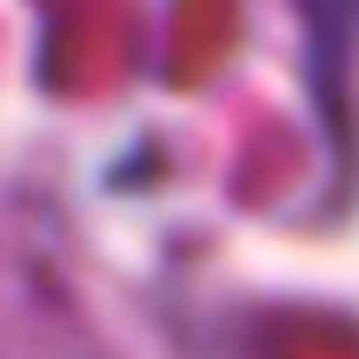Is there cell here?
<instances>
[{"label": "cell", "mask_w": 359, "mask_h": 359, "mask_svg": "<svg viewBox=\"0 0 359 359\" xmlns=\"http://www.w3.org/2000/svg\"><path fill=\"white\" fill-rule=\"evenodd\" d=\"M293 7H299V27H306V60H313L320 100L346 107L353 67H359V0H293Z\"/></svg>", "instance_id": "1"}]
</instances>
